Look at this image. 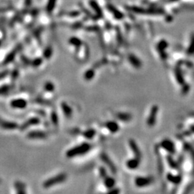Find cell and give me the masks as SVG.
Returning <instances> with one entry per match:
<instances>
[{"instance_id":"1","label":"cell","mask_w":194,"mask_h":194,"mask_svg":"<svg viewBox=\"0 0 194 194\" xmlns=\"http://www.w3.org/2000/svg\"><path fill=\"white\" fill-rule=\"evenodd\" d=\"M91 145L90 144L87 143V142L82 143L81 145H77V146L68 150L66 152V156L68 158H74V157L83 155L86 153H88L91 150Z\"/></svg>"},{"instance_id":"2","label":"cell","mask_w":194,"mask_h":194,"mask_svg":"<svg viewBox=\"0 0 194 194\" xmlns=\"http://www.w3.org/2000/svg\"><path fill=\"white\" fill-rule=\"evenodd\" d=\"M67 178V175L65 173H60L57 175L54 176V177L45 180L43 183V186L45 188H49L53 185H58V184L62 183Z\"/></svg>"},{"instance_id":"3","label":"cell","mask_w":194,"mask_h":194,"mask_svg":"<svg viewBox=\"0 0 194 194\" xmlns=\"http://www.w3.org/2000/svg\"><path fill=\"white\" fill-rule=\"evenodd\" d=\"M158 111H159V108H158L157 105H154V106H152L150 112V115H149L148 121H147V124H148L149 127H152L155 125V122H156L157 115H158Z\"/></svg>"},{"instance_id":"4","label":"cell","mask_w":194,"mask_h":194,"mask_svg":"<svg viewBox=\"0 0 194 194\" xmlns=\"http://www.w3.org/2000/svg\"><path fill=\"white\" fill-rule=\"evenodd\" d=\"M153 182V178L150 177H137L135 179V184L137 187H145L150 185Z\"/></svg>"},{"instance_id":"5","label":"cell","mask_w":194,"mask_h":194,"mask_svg":"<svg viewBox=\"0 0 194 194\" xmlns=\"http://www.w3.org/2000/svg\"><path fill=\"white\" fill-rule=\"evenodd\" d=\"M47 137H48L47 134L41 131H32L27 135V138L32 139V140H43V139L47 138Z\"/></svg>"},{"instance_id":"6","label":"cell","mask_w":194,"mask_h":194,"mask_svg":"<svg viewBox=\"0 0 194 194\" xmlns=\"http://www.w3.org/2000/svg\"><path fill=\"white\" fill-rule=\"evenodd\" d=\"M10 105L14 109H25L27 106V102L23 98H17V99L12 100Z\"/></svg>"},{"instance_id":"7","label":"cell","mask_w":194,"mask_h":194,"mask_svg":"<svg viewBox=\"0 0 194 194\" xmlns=\"http://www.w3.org/2000/svg\"><path fill=\"white\" fill-rule=\"evenodd\" d=\"M40 122V119L38 117L30 118L28 120L26 121V122H24L23 124L20 126V129L22 131H23L25 130V129L28 128V127H31V126L37 125V124H38Z\"/></svg>"},{"instance_id":"8","label":"cell","mask_w":194,"mask_h":194,"mask_svg":"<svg viewBox=\"0 0 194 194\" xmlns=\"http://www.w3.org/2000/svg\"><path fill=\"white\" fill-rule=\"evenodd\" d=\"M101 159H102L103 163H104L105 164L109 167V169L111 170V172H112L113 173H116V168L115 167V165H114V163H113V162L111 161V160L109 158V156H108L107 155L103 153V154L101 155Z\"/></svg>"},{"instance_id":"9","label":"cell","mask_w":194,"mask_h":194,"mask_svg":"<svg viewBox=\"0 0 194 194\" xmlns=\"http://www.w3.org/2000/svg\"><path fill=\"white\" fill-rule=\"evenodd\" d=\"M129 145L130 146L131 150L133 152L134 155H135V157L137 158H141L142 155H141V152H140V148H139L138 145H137L136 142L133 140H129Z\"/></svg>"},{"instance_id":"10","label":"cell","mask_w":194,"mask_h":194,"mask_svg":"<svg viewBox=\"0 0 194 194\" xmlns=\"http://www.w3.org/2000/svg\"><path fill=\"white\" fill-rule=\"evenodd\" d=\"M105 127H106L108 130H109V132H111V133H116L119 129V124L116 122H114V121H109V122H107L105 124Z\"/></svg>"},{"instance_id":"11","label":"cell","mask_w":194,"mask_h":194,"mask_svg":"<svg viewBox=\"0 0 194 194\" xmlns=\"http://www.w3.org/2000/svg\"><path fill=\"white\" fill-rule=\"evenodd\" d=\"M140 158H137L135 157V158H132V159L129 160L127 162L126 165H127V167L130 170H135L137 169V168L140 165Z\"/></svg>"},{"instance_id":"12","label":"cell","mask_w":194,"mask_h":194,"mask_svg":"<svg viewBox=\"0 0 194 194\" xmlns=\"http://www.w3.org/2000/svg\"><path fill=\"white\" fill-rule=\"evenodd\" d=\"M161 147L169 153H173L174 152V144L169 140H163L161 142Z\"/></svg>"},{"instance_id":"13","label":"cell","mask_w":194,"mask_h":194,"mask_svg":"<svg viewBox=\"0 0 194 194\" xmlns=\"http://www.w3.org/2000/svg\"><path fill=\"white\" fill-rule=\"evenodd\" d=\"M0 127L4 129H14L17 128L18 124L15 122L1 120L0 122Z\"/></svg>"},{"instance_id":"14","label":"cell","mask_w":194,"mask_h":194,"mask_svg":"<svg viewBox=\"0 0 194 194\" xmlns=\"http://www.w3.org/2000/svg\"><path fill=\"white\" fill-rule=\"evenodd\" d=\"M128 59L129 63H130L134 67H135L136 68H140L142 66V62L140 61V59H139L138 58L136 57L135 55L133 54L129 55Z\"/></svg>"},{"instance_id":"15","label":"cell","mask_w":194,"mask_h":194,"mask_svg":"<svg viewBox=\"0 0 194 194\" xmlns=\"http://www.w3.org/2000/svg\"><path fill=\"white\" fill-rule=\"evenodd\" d=\"M19 51V48H16V49L13 50V51L11 52V53H9V54L6 56V57L5 58V59H4V64L6 65V64H8L9 63H11L12 61L14 60V58H15L16 55H17V52Z\"/></svg>"},{"instance_id":"16","label":"cell","mask_w":194,"mask_h":194,"mask_svg":"<svg viewBox=\"0 0 194 194\" xmlns=\"http://www.w3.org/2000/svg\"><path fill=\"white\" fill-rule=\"evenodd\" d=\"M103 179H104V180H103L104 185L107 188L111 189L114 187L116 182L114 178H113L112 177H109V176H106V177H105Z\"/></svg>"},{"instance_id":"17","label":"cell","mask_w":194,"mask_h":194,"mask_svg":"<svg viewBox=\"0 0 194 194\" xmlns=\"http://www.w3.org/2000/svg\"><path fill=\"white\" fill-rule=\"evenodd\" d=\"M61 107H62V110L63 111L65 116H67V117H70L72 115L73 109H71V106L67 103L63 102L61 103Z\"/></svg>"},{"instance_id":"18","label":"cell","mask_w":194,"mask_h":194,"mask_svg":"<svg viewBox=\"0 0 194 194\" xmlns=\"http://www.w3.org/2000/svg\"><path fill=\"white\" fill-rule=\"evenodd\" d=\"M96 134V132L95 129H87V130H86L85 132L83 133V135L85 138L88 139V140H91V139H93V137H95Z\"/></svg>"},{"instance_id":"19","label":"cell","mask_w":194,"mask_h":194,"mask_svg":"<svg viewBox=\"0 0 194 194\" xmlns=\"http://www.w3.org/2000/svg\"><path fill=\"white\" fill-rule=\"evenodd\" d=\"M116 117L119 118V120L122 121V122H128L132 118V116L128 113H119L116 115Z\"/></svg>"},{"instance_id":"20","label":"cell","mask_w":194,"mask_h":194,"mask_svg":"<svg viewBox=\"0 0 194 194\" xmlns=\"http://www.w3.org/2000/svg\"><path fill=\"white\" fill-rule=\"evenodd\" d=\"M168 43L165 40H161L159 43H158L157 45V50L158 51H159L160 53H164L165 50L166 49V48L168 47Z\"/></svg>"},{"instance_id":"21","label":"cell","mask_w":194,"mask_h":194,"mask_svg":"<svg viewBox=\"0 0 194 194\" xmlns=\"http://www.w3.org/2000/svg\"><path fill=\"white\" fill-rule=\"evenodd\" d=\"M95 76V71L93 69H88L84 73V78L87 81H91Z\"/></svg>"},{"instance_id":"22","label":"cell","mask_w":194,"mask_h":194,"mask_svg":"<svg viewBox=\"0 0 194 194\" xmlns=\"http://www.w3.org/2000/svg\"><path fill=\"white\" fill-rule=\"evenodd\" d=\"M69 43H70L71 45H73V46H75L76 48H80L81 45H82L81 40L77 38H71L70 40H69Z\"/></svg>"},{"instance_id":"23","label":"cell","mask_w":194,"mask_h":194,"mask_svg":"<svg viewBox=\"0 0 194 194\" xmlns=\"http://www.w3.org/2000/svg\"><path fill=\"white\" fill-rule=\"evenodd\" d=\"M44 88L46 91L48 92H53V91L55 90L56 87H55V85L53 84L52 82L51 81H48L45 83L44 86Z\"/></svg>"},{"instance_id":"24","label":"cell","mask_w":194,"mask_h":194,"mask_svg":"<svg viewBox=\"0 0 194 194\" xmlns=\"http://www.w3.org/2000/svg\"><path fill=\"white\" fill-rule=\"evenodd\" d=\"M52 54H53V50H52L51 47H48V48H45L44 53H43L45 58H46V59H50L51 57Z\"/></svg>"},{"instance_id":"25","label":"cell","mask_w":194,"mask_h":194,"mask_svg":"<svg viewBox=\"0 0 194 194\" xmlns=\"http://www.w3.org/2000/svg\"><path fill=\"white\" fill-rule=\"evenodd\" d=\"M51 122L54 124V126H57L58 124V116L56 111H52L51 114Z\"/></svg>"},{"instance_id":"26","label":"cell","mask_w":194,"mask_h":194,"mask_svg":"<svg viewBox=\"0 0 194 194\" xmlns=\"http://www.w3.org/2000/svg\"><path fill=\"white\" fill-rule=\"evenodd\" d=\"M56 0H48V5H47V10L48 12H51L53 11V8L56 6Z\"/></svg>"},{"instance_id":"27","label":"cell","mask_w":194,"mask_h":194,"mask_svg":"<svg viewBox=\"0 0 194 194\" xmlns=\"http://www.w3.org/2000/svg\"><path fill=\"white\" fill-rule=\"evenodd\" d=\"M15 187L17 190V193H25V190H23L24 189V185L21 182H17L15 183Z\"/></svg>"},{"instance_id":"28","label":"cell","mask_w":194,"mask_h":194,"mask_svg":"<svg viewBox=\"0 0 194 194\" xmlns=\"http://www.w3.org/2000/svg\"><path fill=\"white\" fill-rule=\"evenodd\" d=\"M42 63H43V60H42V58H35V60H33V61H32V66H35V67H38V66H40V65L42 64Z\"/></svg>"},{"instance_id":"29","label":"cell","mask_w":194,"mask_h":194,"mask_svg":"<svg viewBox=\"0 0 194 194\" xmlns=\"http://www.w3.org/2000/svg\"><path fill=\"white\" fill-rule=\"evenodd\" d=\"M9 86H4L0 87V94H5L9 91Z\"/></svg>"},{"instance_id":"30","label":"cell","mask_w":194,"mask_h":194,"mask_svg":"<svg viewBox=\"0 0 194 194\" xmlns=\"http://www.w3.org/2000/svg\"><path fill=\"white\" fill-rule=\"evenodd\" d=\"M194 52V34L192 35V40H191V43H190V45L188 49V53H191Z\"/></svg>"},{"instance_id":"31","label":"cell","mask_w":194,"mask_h":194,"mask_svg":"<svg viewBox=\"0 0 194 194\" xmlns=\"http://www.w3.org/2000/svg\"><path fill=\"white\" fill-rule=\"evenodd\" d=\"M99 173H100V175H101V177L103 178H104L105 177H106V176H107L106 170H105V168H103V167H101L99 168Z\"/></svg>"},{"instance_id":"32","label":"cell","mask_w":194,"mask_h":194,"mask_svg":"<svg viewBox=\"0 0 194 194\" xmlns=\"http://www.w3.org/2000/svg\"><path fill=\"white\" fill-rule=\"evenodd\" d=\"M9 73V71L8 70L3 71H1V72H0V80H1V79L4 78L7 76V75Z\"/></svg>"},{"instance_id":"33","label":"cell","mask_w":194,"mask_h":194,"mask_svg":"<svg viewBox=\"0 0 194 194\" xmlns=\"http://www.w3.org/2000/svg\"><path fill=\"white\" fill-rule=\"evenodd\" d=\"M109 193H119V190L118 188H112L110 189L109 191Z\"/></svg>"},{"instance_id":"34","label":"cell","mask_w":194,"mask_h":194,"mask_svg":"<svg viewBox=\"0 0 194 194\" xmlns=\"http://www.w3.org/2000/svg\"><path fill=\"white\" fill-rule=\"evenodd\" d=\"M17 75H18V72H17V71H14V72H13L12 73V80H14V78H15L16 76H17Z\"/></svg>"},{"instance_id":"35","label":"cell","mask_w":194,"mask_h":194,"mask_svg":"<svg viewBox=\"0 0 194 194\" xmlns=\"http://www.w3.org/2000/svg\"><path fill=\"white\" fill-rule=\"evenodd\" d=\"M172 1H176V0H172Z\"/></svg>"},{"instance_id":"36","label":"cell","mask_w":194,"mask_h":194,"mask_svg":"<svg viewBox=\"0 0 194 194\" xmlns=\"http://www.w3.org/2000/svg\"><path fill=\"white\" fill-rule=\"evenodd\" d=\"M0 45H1V41H0Z\"/></svg>"},{"instance_id":"37","label":"cell","mask_w":194,"mask_h":194,"mask_svg":"<svg viewBox=\"0 0 194 194\" xmlns=\"http://www.w3.org/2000/svg\"><path fill=\"white\" fill-rule=\"evenodd\" d=\"M1 119H0V122H1Z\"/></svg>"}]
</instances>
